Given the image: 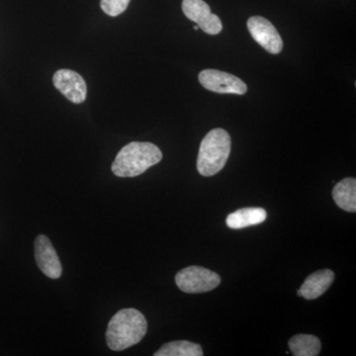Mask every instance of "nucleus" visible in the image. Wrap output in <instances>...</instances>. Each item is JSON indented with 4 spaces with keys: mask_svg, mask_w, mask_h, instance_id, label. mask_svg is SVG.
Listing matches in <instances>:
<instances>
[{
    "mask_svg": "<svg viewBox=\"0 0 356 356\" xmlns=\"http://www.w3.org/2000/svg\"><path fill=\"white\" fill-rule=\"evenodd\" d=\"M147 331L145 316L136 309H123L110 320L106 332V341L114 351L127 350L139 343Z\"/></svg>",
    "mask_w": 356,
    "mask_h": 356,
    "instance_id": "nucleus-1",
    "label": "nucleus"
},
{
    "mask_svg": "<svg viewBox=\"0 0 356 356\" xmlns=\"http://www.w3.org/2000/svg\"><path fill=\"white\" fill-rule=\"evenodd\" d=\"M163 159V153L156 145L147 142H132L119 152L112 172L118 177H139Z\"/></svg>",
    "mask_w": 356,
    "mask_h": 356,
    "instance_id": "nucleus-2",
    "label": "nucleus"
},
{
    "mask_svg": "<svg viewBox=\"0 0 356 356\" xmlns=\"http://www.w3.org/2000/svg\"><path fill=\"white\" fill-rule=\"evenodd\" d=\"M232 140L224 129H213L201 142L197 158V170L209 177L221 172L231 154Z\"/></svg>",
    "mask_w": 356,
    "mask_h": 356,
    "instance_id": "nucleus-3",
    "label": "nucleus"
},
{
    "mask_svg": "<svg viewBox=\"0 0 356 356\" xmlns=\"http://www.w3.org/2000/svg\"><path fill=\"white\" fill-rule=\"evenodd\" d=\"M175 283L181 291L187 294H198L212 291L219 286L221 277L209 269L192 266L178 271Z\"/></svg>",
    "mask_w": 356,
    "mask_h": 356,
    "instance_id": "nucleus-4",
    "label": "nucleus"
},
{
    "mask_svg": "<svg viewBox=\"0 0 356 356\" xmlns=\"http://www.w3.org/2000/svg\"><path fill=\"white\" fill-rule=\"evenodd\" d=\"M199 81L203 88L217 93L243 95L248 91V86L242 79L221 70H204L199 74Z\"/></svg>",
    "mask_w": 356,
    "mask_h": 356,
    "instance_id": "nucleus-5",
    "label": "nucleus"
},
{
    "mask_svg": "<svg viewBox=\"0 0 356 356\" xmlns=\"http://www.w3.org/2000/svg\"><path fill=\"white\" fill-rule=\"evenodd\" d=\"M248 29L254 41L268 53L276 55L282 51V39L270 21L261 16H252L248 20Z\"/></svg>",
    "mask_w": 356,
    "mask_h": 356,
    "instance_id": "nucleus-6",
    "label": "nucleus"
},
{
    "mask_svg": "<svg viewBox=\"0 0 356 356\" xmlns=\"http://www.w3.org/2000/svg\"><path fill=\"white\" fill-rule=\"evenodd\" d=\"M182 11L189 20L199 26V29L210 35H218L222 29V21L211 13L210 6L203 0H184Z\"/></svg>",
    "mask_w": 356,
    "mask_h": 356,
    "instance_id": "nucleus-7",
    "label": "nucleus"
},
{
    "mask_svg": "<svg viewBox=\"0 0 356 356\" xmlns=\"http://www.w3.org/2000/svg\"><path fill=\"white\" fill-rule=\"evenodd\" d=\"M55 88L74 104L86 102L88 86L83 77L74 70H60L54 74Z\"/></svg>",
    "mask_w": 356,
    "mask_h": 356,
    "instance_id": "nucleus-8",
    "label": "nucleus"
},
{
    "mask_svg": "<svg viewBox=\"0 0 356 356\" xmlns=\"http://www.w3.org/2000/svg\"><path fill=\"white\" fill-rule=\"evenodd\" d=\"M35 259L40 270L51 280H58L62 276V264L48 236L40 235L35 240Z\"/></svg>",
    "mask_w": 356,
    "mask_h": 356,
    "instance_id": "nucleus-9",
    "label": "nucleus"
},
{
    "mask_svg": "<svg viewBox=\"0 0 356 356\" xmlns=\"http://www.w3.org/2000/svg\"><path fill=\"white\" fill-rule=\"evenodd\" d=\"M334 280V273L331 269L316 271L306 278L297 295L307 300L317 299L331 287Z\"/></svg>",
    "mask_w": 356,
    "mask_h": 356,
    "instance_id": "nucleus-10",
    "label": "nucleus"
},
{
    "mask_svg": "<svg viewBox=\"0 0 356 356\" xmlns=\"http://www.w3.org/2000/svg\"><path fill=\"white\" fill-rule=\"evenodd\" d=\"M266 217V211L262 208H243L229 214L226 222L229 228L238 229L261 224Z\"/></svg>",
    "mask_w": 356,
    "mask_h": 356,
    "instance_id": "nucleus-11",
    "label": "nucleus"
},
{
    "mask_svg": "<svg viewBox=\"0 0 356 356\" xmlns=\"http://www.w3.org/2000/svg\"><path fill=\"white\" fill-rule=\"evenodd\" d=\"M332 198L341 209L346 212L356 211V179L344 178L332 189Z\"/></svg>",
    "mask_w": 356,
    "mask_h": 356,
    "instance_id": "nucleus-12",
    "label": "nucleus"
},
{
    "mask_svg": "<svg viewBox=\"0 0 356 356\" xmlns=\"http://www.w3.org/2000/svg\"><path fill=\"white\" fill-rule=\"evenodd\" d=\"M288 344L295 356H317L322 348L320 339L313 334H296Z\"/></svg>",
    "mask_w": 356,
    "mask_h": 356,
    "instance_id": "nucleus-13",
    "label": "nucleus"
},
{
    "mask_svg": "<svg viewBox=\"0 0 356 356\" xmlns=\"http://www.w3.org/2000/svg\"><path fill=\"white\" fill-rule=\"evenodd\" d=\"M200 344L188 341H177L163 344L154 356H202Z\"/></svg>",
    "mask_w": 356,
    "mask_h": 356,
    "instance_id": "nucleus-14",
    "label": "nucleus"
},
{
    "mask_svg": "<svg viewBox=\"0 0 356 356\" xmlns=\"http://www.w3.org/2000/svg\"><path fill=\"white\" fill-rule=\"evenodd\" d=\"M130 1L131 0H102L100 6L107 15L116 17V16L125 13Z\"/></svg>",
    "mask_w": 356,
    "mask_h": 356,
    "instance_id": "nucleus-15",
    "label": "nucleus"
},
{
    "mask_svg": "<svg viewBox=\"0 0 356 356\" xmlns=\"http://www.w3.org/2000/svg\"><path fill=\"white\" fill-rule=\"evenodd\" d=\"M194 30H196V31H197V30H199V26H194Z\"/></svg>",
    "mask_w": 356,
    "mask_h": 356,
    "instance_id": "nucleus-16",
    "label": "nucleus"
}]
</instances>
